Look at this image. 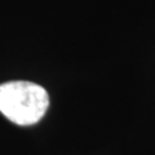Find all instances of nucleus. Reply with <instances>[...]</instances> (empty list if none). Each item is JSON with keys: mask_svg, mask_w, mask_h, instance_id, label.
<instances>
[{"mask_svg": "<svg viewBox=\"0 0 155 155\" xmlns=\"http://www.w3.org/2000/svg\"><path fill=\"white\" fill-rule=\"evenodd\" d=\"M48 106L49 97L41 85L26 80L0 84V113L18 125L38 123Z\"/></svg>", "mask_w": 155, "mask_h": 155, "instance_id": "1", "label": "nucleus"}]
</instances>
